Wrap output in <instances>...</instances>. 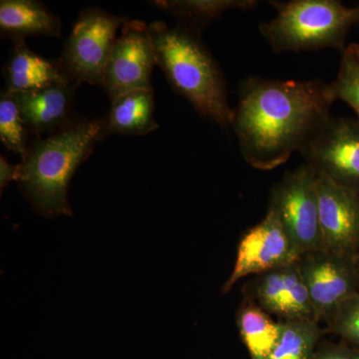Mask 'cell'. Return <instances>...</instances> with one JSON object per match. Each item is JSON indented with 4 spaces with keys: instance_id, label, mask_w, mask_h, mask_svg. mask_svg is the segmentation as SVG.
I'll use <instances>...</instances> for the list:
<instances>
[{
    "instance_id": "cell-1",
    "label": "cell",
    "mask_w": 359,
    "mask_h": 359,
    "mask_svg": "<svg viewBox=\"0 0 359 359\" xmlns=\"http://www.w3.org/2000/svg\"><path fill=\"white\" fill-rule=\"evenodd\" d=\"M335 101L320 79L245 78L231 123L242 157L257 170L282 166L327 124Z\"/></svg>"
},
{
    "instance_id": "cell-2",
    "label": "cell",
    "mask_w": 359,
    "mask_h": 359,
    "mask_svg": "<svg viewBox=\"0 0 359 359\" xmlns=\"http://www.w3.org/2000/svg\"><path fill=\"white\" fill-rule=\"evenodd\" d=\"M104 120H85L57 133L37 137L18 164V185L45 218L72 216L68 188L78 168L103 140Z\"/></svg>"
},
{
    "instance_id": "cell-3",
    "label": "cell",
    "mask_w": 359,
    "mask_h": 359,
    "mask_svg": "<svg viewBox=\"0 0 359 359\" xmlns=\"http://www.w3.org/2000/svg\"><path fill=\"white\" fill-rule=\"evenodd\" d=\"M157 65L175 93L183 97L202 117L219 126H231L233 108L228 100L223 71L201 32L163 21L149 25Z\"/></svg>"
},
{
    "instance_id": "cell-4",
    "label": "cell",
    "mask_w": 359,
    "mask_h": 359,
    "mask_svg": "<svg viewBox=\"0 0 359 359\" xmlns=\"http://www.w3.org/2000/svg\"><path fill=\"white\" fill-rule=\"evenodd\" d=\"M276 15L259 32L276 53L346 49L348 33L359 23V6L339 0L269 1Z\"/></svg>"
},
{
    "instance_id": "cell-5",
    "label": "cell",
    "mask_w": 359,
    "mask_h": 359,
    "mask_svg": "<svg viewBox=\"0 0 359 359\" xmlns=\"http://www.w3.org/2000/svg\"><path fill=\"white\" fill-rule=\"evenodd\" d=\"M129 20L100 7L82 11L57 59L66 77L78 86L82 83L102 86L104 70L118 39V30Z\"/></svg>"
},
{
    "instance_id": "cell-6",
    "label": "cell",
    "mask_w": 359,
    "mask_h": 359,
    "mask_svg": "<svg viewBox=\"0 0 359 359\" xmlns=\"http://www.w3.org/2000/svg\"><path fill=\"white\" fill-rule=\"evenodd\" d=\"M316 179L313 168L302 165L287 172L269 194L268 212L280 222L301 255L325 250Z\"/></svg>"
},
{
    "instance_id": "cell-7",
    "label": "cell",
    "mask_w": 359,
    "mask_h": 359,
    "mask_svg": "<svg viewBox=\"0 0 359 359\" xmlns=\"http://www.w3.org/2000/svg\"><path fill=\"white\" fill-rule=\"evenodd\" d=\"M358 257L327 250L304 252L297 261L318 323L328 320L340 304L358 294Z\"/></svg>"
},
{
    "instance_id": "cell-8",
    "label": "cell",
    "mask_w": 359,
    "mask_h": 359,
    "mask_svg": "<svg viewBox=\"0 0 359 359\" xmlns=\"http://www.w3.org/2000/svg\"><path fill=\"white\" fill-rule=\"evenodd\" d=\"M157 65L149 25L130 20L123 26L104 70L102 86L111 102L137 89L152 88V71Z\"/></svg>"
},
{
    "instance_id": "cell-9",
    "label": "cell",
    "mask_w": 359,
    "mask_h": 359,
    "mask_svg": "<svg viewBox=\"0 0 359 359\" xmlns=\"http://www.w3.org/2000/svg\"><path fill=\"white\" fill-rule=\"evenodd\" d=\"M301 154L316 173L359 195V121L332 117Z\"/></svg>"
},
{
    "instance_id": "cell-10",
    "label": "cell",
    "mask_w": 359,
    "mask_h": 359,
    "mask_svg": "<svg viewBox=\"0 0 359 359\" xmlns=\"http://www.w3.org/2000/svg\"><path fill=\"white\" fill-rule=\"evenodd\" d=\"M299 256L282 224L271 212H266L264 218L245 231L238 242L235 266L222 292H230L236 283L247 276L297 263Z\"/></svg>"
},
{
    "instance_id": "cell-11",
    "label": "cell",
    "mask_w": 359,
    "mask_h": 359,
    "mask_svg": "<svg viewBox=\"0 0 359 359\" xmlns=\"http://www.w3.org/2000/svg\"><path fill=\"white\" fill-rule=\"evenodd\" d=\"M245 299L280 321H318L308 287L297 263L255 276L244 287Z\"/></svg>"
},
{
    "instance_id": "cell-12",
    "label": "cell",
    "mask_w": 359,
    "mask_h": 359,
    "mask_svg": "<svg viewBox=\"0 0 359 359\" xmlns=\"http://www.w3.org/2000/svg\"><path fill=\"white\" fill-rule=\"evenodd\" d=\"M321 237L325 250L359 257V195L327 177L316 179Z\"/></svg>"
},
{
    "instance_id": "cell-13",
    "label": "cell",
    "mask_w": 359,
    "mask_h": 359,
    "mask_svg": "<svg viewBox=\"0 0 359 359\" xmlns=\"http://www.w3.org/2000/svg\"><path fill=\"white\" fill-rule=\"evenodd\" d=\"M77 86L56 84L32 91L13 92L26 129L41 137L57 133L79 121L73 111Z\"/></svg>"
},
{
    "instance_id": "cell-14",
    "label": "cell",
    "mask_w": 359,
    "mask_h": 359,
    "mask_svg": "<svg viewBox=\"0 0 359 359\" xmlns=\"http://www.w3.org/2000/svg\"><path fill=\"white\" fill-rule=\"evenodd\" d=\"M2 71L6 91H32L52 85L72 83L57 60H49L35 53L25 39L13 40V47Z\"/></svg>"
},
{
    "instance_id": "cell-15",
    "label": "cell",
    "mask_w": 359,
    "mask_h": 359,
    "mask_svg": "<svg viewBox=\"0 0 359 359\" xmlns=\"http://www.w3.org/2000/svg\"><path fill=\"white\" fill-rule=\"evenodd\" d=\"M0 33L2 39H25L46 35L62 36V23L39 0H1Z\"/></svg>"
},
{
    "instance_id": "cell-16",
    "label": "cell",
    "mask_w": 359,
    "mask_h": 359,
    "mask_svg": "<svg viewBox=\"0 0 359 359\" xmlns=\"http://www.w3.org/2000/svg\"><path fill=\"white\" fill-rule=\"evenodd\" d=\"M154 90L137 89L127 92L111 102L103 117V139L110 135L143 136L159 127L154 119Z\"/></svg>"
},
{
    "instance_id": "cell-17",
    "label": "cell",
    "mask_w": 359,
    "mask_h": 359,
    "mask_svg": "<svg viewBox=\"0 0 359 359\" xmlns=\"http://www.w3.org/2000/svg\"><path fill=\"white\" fill-rule=\"evenodd\" d=\"M236 320L250 359H269L282 334V323L273 320L268 313L245 299L238 308Z\"/></svg>"
},
{
    "instance_id": "cell-18",
    "label": "cell",
    "mask_w": 359,
    "mask_h": 359,
    "mask_svg": "<svg viewBox=\"0 0 359 359\" xmlns=\"http://www.w3.org/2000/svg\"><path fill=\"white\" fill-rule=\"evenodd\" d=\"M255 0H157L151 6L176 18L177 23L201 32L229 11H249L257 6Z\"/></svg>"
},
{
    "instance_id": "cell-19",
    "label": "cell",
    "mask_w": 359,
    "mask_h": 359,
    "mask_svg": "<svg viewBox=\"0 0 359 359\" xmlns=\"http://www.w3.org/2000/svg\"><path fill=\"white\" fill-rule=\"evenodd\" d=\"M282 334L269 359H311L323 330L318 321H280Z\"/></svg>"
},
{
    "instance_id": "cell-20",
    "label": "cell",
    "mask_w": 359,
    "mask_h": 359,
    "mask_svg": "<svg viewBox=\"0 0 359 359\" xmlns=\"http://www.w3.org/2000/svg\"><path fill=\"white\" fill-rule=\"evenodd\" d=\"M341 54L339 73L330 83V89L335 100L353 108L359 121V44L347 45Z\"/></svg>"
},
{
    "instance_id": "cell-21",
    "label": "cell",
    "mask_w": 359,
    "mask_h": 359,
    "mask_svg": "<svg viewBox=\"0 0 359 359\" xmlns=\"http://www.w3.org/2000/svg\"><path fill=\"white\" fill-rule=\"evenodd\" d=\"M27 132L13 92L6 90L0 94V140L9 151L22 158L29 146Z\"/></svg>"
},
{
    "instance_id": "cell-22",
    "label": "cell",
    "mask_w": 359,
    "mask_h": 359,
    "mask_svg": "<svg viewBox=\"0 0 359 359\" xmlns=\"http://www.w3.org/2000/svg\"><path fill=\"white\" fill-rule=\"evenodd\" d=\"M330 330L349 346L359 348V294L347 299L327 323Z\"/></svg>"
},
{
    "instance_id": "cell-23",
    "label": "cell",
    "mask_w": 359,
    "mask_h": 359,
    "mask_svg": "<svg viewBox=\"0 0 359 359\" xmlns=\"http://www.w3.org/2000/svg\"><path fill=\"white\" fill-rule=\"evenodd\" d=\"M311 359H359V348L349 344H327L316 349Z\"/></svg>"
},
{
    "instance_id": "cell-24",
    "label": "cell",
    "mask_w": 359,
    "mask_h": 359,
    "mask_svg": "<svg viewBox=\"0 0 359 359\" xmlns=\"http://www.w3.org/2000/svg\"><path fill=\"white\" fill-rule=\"evenodd\" d=\"M18 169H20L18 165L11 164L4 156H0V188H1V192L9 182L18 180Z\"/></svg>"
},
{
    "instance_id": "cell-25",
    "label": "cell",
    "mask_w": 359,
    "mask_h": 359,
    "mask_svg": "<svg viewBox=\"0 0 359 359\" xmlns=\"http://www.w3.org/2000/svg\"><path fill=\"white\" fill-rule=\"evenodd\" d=\"M358 266H359V259H358ZM358 294H359V287H358Z\"/></svg>"
}]
</instances>
